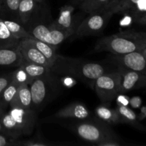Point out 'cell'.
<instances>
[{
    "mask_svg": "<svg viewBox=\"0 0 146 146\" xmlns=\"http://www.w3.org/2000/svg\"><path fill=\"white\" fill-rule=\"evenodd\" d=\"M51 71L57 76H67L78 80L94 89L98 77L111 71L107 66L98 62L57 54L51 66Z\"/></svg>",
    "mask_w": 146,
    "mask_h": 146,
    "instance_id": "obj_1",
    "label": "cell"
},
{
    "mask_svg": "<svg viewBox=\"0 0 146 146\" xmlns=\"http://www.w3.org/2000/svg\"><path fill=\"white\" fill-rule=\"evenodd\" d=\"M146 50V35L144 31L126 30L101 38L96 42L95 52H110L123 54Z\"/></svg>",
    "mask_w": 146,
    "mask_h": 146,
    "instance_id": "obj_2",
    "label": "cell"
},
{
    "mask_svg": "<svg viewBox=\"0 0 146 146\" xmlns=\"http://www.w3.org/2000/svg\"><path fill=\"white\" fill-rule=\"evenodd\" d=\"M37 115L34 109L10 108L0 117L3 126V134L12 141L32 133Z\"/></svg>",
    "mask_w": 146,
    "mask_h": 146,
    "instance_id": "obj_3",
    "label": "cell"
},
{
    "mask_svg": "<svg viewBox=\"0 0 146 146\" xmlns=\"http://www.w3.org/2000/svg\"><path fill=\"white\" fill-rule=\"evenodd\" d=\"M79 121L73 125L72 129L84 141L102 146L108 141L120 140L110 125L98 118Z\"/></svg>",
    "mask_w": 146,
    "mask_h": 146,
    "instance_id": "obj_4",
    "label": "cell"
},
{
    "mask_svg": "<svg viewBox=\"0 0 146 146\" xmlns=\"http://www.w3.org/2000/svg\"><path fill=\"white\" fill-rule=\"evenodd\" d=\"M32 109H41L52 101L61 89V82L58 76L51 71L34 79L30 84Z\"/></svg>",
    "mask_w": 146,
    "mask_h": 146,
    "instance_id": "obj_5",
    "label": "cell"
},
{
    "mask_svg": "<svg viewBox=\"0 0 146 146\" xmlns=\"http://www.w3.org/2000/svg\"><path fill=\"white\" fill-rule=\"evenodd\" d=\"M121 74L117 69L105 73L96 78L94 89L103 104L110 103L119 94Z\"/></svg>",
    "mask_w": 146,
    "mask_h": 146,
    "instance_id": "obj_6",
    "label": "cell"
},
{
    "mask_svg": "<svg viewBox=\"0 0 146 146\" xmlns=\"http://www.w3.org/2000/svg\"><path fill=\"white\" fill-rule=\"evenodd\" d=\"M113 15L107 9L88 14V17L79 23L74 35L78 38L98 35L102 33Z\"/></svg>",
    "mask_w": 146,
    "mask_h": 146,
    "instance_id": "obj_7",
    "label": "cell"
},
{
    "mask_svg": "<svg viewBox=\"0 0 146 146\" xmlns=\"http://www.w3.org/2000/svg\"><path fill=\"white\" fill-rule=\"evenodd\" d=\"M27 31L34 38L44 41L56 48L64 40L70 37L68 34L51 27L49 24H36L29 27Z\"/></svg>",
    "mask_w": 146,
    "mask_h": 146,
    "instance_id": "obj_8",
    "label": "cell"
},
{
    "mask_svg": "<svg viewBox=\"0 0 146 146\" xmlns=\"http://www.w3.org/2000/svg\"><path fill=\"white\" fill-rule=\"evenodd\" d=\"M111 61L118 67L145 73L146 50L123 54H113L111 56Z\"/></svg>",
    "mask_w": 146,
    "mask_h": 146,
    "instance_id": "obj_9",
    "label": "cell"
},
{
    "mask_svg": "<svg viewBox=\"0 0 146 146\" xmlns=\"http://www.w3.org/2000/svg\"><path fill=\"white\" fill-rule=\"evenodd\" d=\"M75 7L71 4H66L59 10L58 16L54 21L49 24L51 27L64 31L71 36L74 35L79 24L74 14Z\"/></svg>",
    "mask_w": 146,
    "mask_h": 146,
    "instance_id": "obj_10",
    "label": "cell"
},
{
    "mask_svg": "<svg viewBox=\"0 0 146 146\" xmlns=\"http://www.w3.org/2000/svg\"><path fill=\"white\" fill-rule=\"evenodd\" d=\"M118 68L121 74L119 94H123L145 86V73L133 71L122 67H118Z\"/></svg>",
    "mask_w": 146,
    "mask_h": 146,
    "instance_id": "obj_11",
    "label": "cell"
},
{
    "mask_svg": "<svg viewBox=\"0 0 146 146\" xmlns=\"http://www.w3.org/2000/svg\"><path fill=\"white\" fill-rule=\"evenodd\" d=\"M22 61L39 65L46 66L51 68V64L46 57L29 41L28 38L20 40L18 45Z\"/></svg>",
    "mask_w": 146,
    "mask_h": 146,
    "instance_id": "obj_12",
    "label": "cell"
},
{
    "mask_svg": "<svg viewBox=\"0 0 146 146\" xmlns=\"http://www.w3.org/2000/svg\"><path fill=\"white\" fill-rule=\"evenodd\" d=\"M91 115V111L85 104L80 102H74L57 111L55 114L58 118H72L76 120H84Z\"/></svg>",
    "mask_w": 146,
    "mask_h": 146,
    "instance_id": "obj_13",
    "label": "cell"
},
{
    "mask_svg": "<svg viewBox=\"0 0 146 146\" xmlns=\"http://www.w3.org/2000/svg\"><path fill=\"white\" fill-rule=\"evenodd\" d=\"M29 84L26 83L20 84L17 92L12 101L9 104L10 108H19L24 109L31 108L32 99Z\"/></svg>",
    "mask_w": 146,
    "mask_h": 146,
    "instance_id": "obj_14",
    "label": "cell"
},
{
    "mask_svg": "<svg viewBox=\"0 0 146 146\" xmlns=\"http://www.w3.org/2000/svg\"><path fill=\"white\" fill-rule=\"evenodd\" d=\"M22 62L18 47L12 48H0V67H19Z\"/></svg>",
    "mask_w": 146,
    "mask_h": 146,
    "instance_id": "obj_15",
    "label": "cell"
},
{
    "mask_svg": "<svg viewBox=\"0 0 146 146\" xmlns=\"http://www.w3.org/2000/svg\"><path fill=\"white\" fill-rule=\"evenodd\" d=\"M95 113L98 119L106 123L108 125H118L121 123V118L117 111L111 108L106 104H101L95 109Z\"/></svg>",
    "mask_w": 146,
    "mask_h": 146,
    "instance_id": "obj_16",
    "label": "cell"
},
{
    "mask_svg": "<svg viewBox=\"0 0 146 146\" xmlns=\"http://www.w3.org/2000/svg\"><path fill=\"white\" fill-rule=\"evenodd\" d=\"M119 116L121 118V123H126L131 125L138 130H144V127L140 123L138 115L128 106H122L117 104L115 107Z\"/></svg>",
    "mask_w": 146,
    "mask_h": 146,
    "instance_id": "obj_17",
    "label": "cell"
},
{
    "mask_svg": "<svg viewBox=\"0 0 146 146\" xmlns=\"http://www.w3.org/2000/svg\"><path fill=\"white\" fill-rule=\"evenodd\" d=\"M38 4L35 0H19V19L23 26L28 24L31 21Z\"/></svg>",
    "mask_w": 146,
    "mask_h": 146,
    "instance_id": "obj_18",
    "label": "cell"
},
{
    "mask_svg": "<svg viewBox=\"0 0 146 146\" xmlns=\"http://www.w3.org/2000/svg\"><path fill=\"white\" fill-rule=\"evenodd\" d=\"M19 0H1L0 18L19 22Z\"/></svg>",
    "mask_w": 146,
    "mask_h": 146,
    "instance_id": "obj_19",
    "label": "cell"
},
{
    "mask_svg": "<svg viewBox=\"0 0 146 146\" xmlns=\"http://www.w3.org/2000/svg\"><path fill=\"white\" fill-rule=\"evenodd\" d=\"M19 66L25 71L31 82H32L36 78L43 76L51 71L50 67L46 66L32 64V63L26 62L24 61H22Z\"/></svg>",
    "mask_w": 146,
    "mask_h": 146,
    "instance_id": "obj_20",
    "label": "cell"
},
{
    "mask_svg": "<svg viewBox=\"0 0 146 146\" xmlns=\"http://www.w3.org/2000/svg\"><path fill=\"white\" fill-rule=\"evenodd\" d=\"M140 0H112L104 9L115 14L117 13H130Z\"/></svg>",
    "mask_w": 146,
    "mask_h": 146,
    "instance_id": "obj_21",
    "label": "cell"
},
{
    "mask_svg": "<svg viewBox=\"0 0 146 146\" xmlns=\"http://www.w3.org/2000/svg\"><path fill=\"white\" fill-rule=\"evenodd\" d=\"M19 41V39L13 36L2 19L0 18V48H16Z\"/></svg>",
    "mask_w": 146,
    "mask_h": 146,
    "instance_id": "obj_22",
    "label": "cell"
},
{
    "mask_svg": "<svg viewBox=\"0 0 146 146\" xmlns=\"http://www.w3.org/2000/svg\"><path fill=\"white\" fill-rule=\"evenodd\" d=\"M28 39L46 57V58L49 61L51 65H52L58 54L56 53V47H54L44 41L34 38H28Z\"/></svg>",
    "mask_w": 146,
    "mask_h": 146,
    "instance_id": "obj_23",
    "label": "cell"
},
{
    "mask_svg": "<svg viewBox=\"0 0 146 146\" xmlns=\"http://www.w3.org/2000/svg\"><path fill=\"white\" fill-rule=\"evenodd\" d=\"M3 21L13 36L15 37L17 39L21 40L23 38H33L21 23L9 19H3Z\"/></svg>",
    "mask_w": 146,
    "mask_h": 146,
    "instance_id": "obj_24",
    "label": "cell"
},
{
    "mask_svg": "<svg viewBox=\"0 0 146 146\" xmlns=\"http://www.w3.org/2000/svg\"><path fill=\"white\" fill-rule=\"evenodd\" d=\"M112 0H84L78 5L80 9L87 14L104 9Z\"/></svg>",
    "mask_w": 146,
    "mask_h": 146,
    "instance_id": "obj_25",
    "label": "cell"
},
{
    "mask_svg": "<svg viewBox=\"0 0 146 146\" xmlns=\"http://www.w3.org/2000/svg\"><path fill=\"white\" fill-rule=\"evenodd\" d=\"M20 84H21V83L19 82L16 78H14V76H13V78L11 80V81L6 87V88L4 90V91L1 94V96H0V103L5 108L9 106V104L12 101L14 96L17 94V90H18Z\"/></svg>",
    "mask_w": 146,
    "mask_h": 146,
    "instance_id": "obj_26",
    "label": "cell"
},
{
    "mask_svg": "<svg viewBox=\"0 0 146 146\" xmlns=\"http://www.w3.org/2000/svg\"><path fill=\"white\" fill-rule=\"evenodd\" d=\"M146 0H140L137 3L135 8L129 13L132 14L135 22L145 26L146 22L145 17Z\"/></svg>",
    "mask_w": 146,
    "mask_h": 146,
    "instance_id": "obj_27",
    "label": "cell"
},
{
    "mask_svg": "<svg viewBox=\"0 0 146 146\" xmlns=\"http://www.w3.org/2000/svg\"><path fill=\"white\" fill-rule=\"evenodd\" d=\"M48 141L41 138L40 137H36L33 139L29 140L24 142H16L14 143V145H23V146H46L51 145Z\"/></svg>",
    "mask_w": 146,
    "mask_h": 146,
    "instance_id": "obj_28",
    "label": "cell"
},
{
    "mask_svg": "<svg viewBox=\"0 0 146 146\" xmlns=\"http://www.w3.org/2000/svg\"><path fill=\"white\" fill-rule=\"evenodd\" d=\"M13 76H14V71L7 73V74H0V96H1L4 90L6 88V87L11 81Z\"/></svg>",
    "mask_w": 146,
    "mask_h": 146,
    "instance_id": "obj_29",
    "label": "cell"
},
{
    "mask_svg": "<svg viewBox=\"0 0 146 146\" xmlns=\"http://www.w3.org/2000/svg\"><path fill=\"white\" fill-rule=\"evenodd\" d=\"M128 105L131 106V108H135V109L141 108V105H142V99L139 96L132 97V98H129Z\"/></svg>",
    "mask_w": 146,
    "mask_h": 146,
    "instance_id": "obj_30",
    "label": "cell"
},
{
    "mask_svg": "<svg viewBox=\"0 0 146 146\" xmlns=\"http://www.w3.org/2000/svg\"><path fill=\"white\" fill-rule=\"evenodd\" d=\"M15 141H12L4 134L0 133V146L14 145Z\"/></svg>",
    "mask_w": 146,
    "mask_h": 146,
    "instance_id": "obj_31",
    "label": "cell"
},
{
    "mask_svg": "<svg viewBox=\"0 0 146 146\" xmlns=\"http://www.w3.org/2000/svg\"><path fill=\"white\" fill-rule=\"evenodd\" d=\"M116 99V102L118 105H122V106H128V101H129V98L125 97V96L121 95V94H118L115 98Z\"/></svg>",
    "mask_w": 146,
    "mask_h": 146,
    "instance_id": "obj_32",
    "label": "cell"
},
{
    "mask_svg": "<svg viewBox=\"0 0 146 146\" xmlns=\"http://www.w3.org/2000/svg\"><path fill=\"white\" fill-rule=\"evenodd\" d=\"M146 118V107L144 106H141V110H140V113L138 115V118L139 121H143Z\"/></svg>",
    "mask_w": 146,
    "mask_h": 146,
    "instance_id": "obj_33",
    "label": "cell"
},
{
    "mask_svg": "<svg viewBox=\"0 0 146 146\" xmlns=\"http://www.w3.org/2000/svg\"><path fill=\"white\" fill-rule=\"evenodd\" d=\"M84 0H70V2H71V5H73L74 7H76V6L79 5Z\"/></svg>",
    "mask_w": 146,
    "mask_h": 146,
    "instance_id": "obj_34",
    "label": "cell"
},
{
    "mask_svg": "<svg viewBox=\"0 0 146 146\" xmlns=\"http://www.w3.org/2000/svg\"><path fill=\"white\" fill-rule=\"evenodd\" d=\"M5 108H6L5 107H4V106L0 103V116H1L4 112H5V111H4V109H5Z\"/></svg>",
    "mask_w": 146,
    "mask_h": 146,
    "instance_id": "obj_35",
    "label": "cell"
},
{
    "mask_svg": "<svg viewBox=\"0 0 146 146\" xmlns=\"http://www.w3.org/2000/svg\"><path fill=\"white\" fill-rule=\"evenodd\" d=\"M0 133H3V126H2V124H1V119H0Z\"/></svg>",
    "mask_w": 146,
    "mask_h": 146,
    "instance_id": "obj_36",
    "label": "cell"
},
{
    "mask_svg": "<svg viewBox=\"0 0 146 146\" xmlns=\"http://www.w3.org/2000/svg\"><path fill=\"white\" fill-rule=\"evenodd\" d=\"M36 1L37 3H40V2H41V1H43V0H35Z\"/></svg>",
    "mask_w": 146,
    "mask_h": 146,
    "instance_id": "obj_37",
    "label": "cell"
},
{
    "mask_svg": "<svg viewBox=\"0 0 146 146\" xmlns=\"http://www.w3.org/2000/svg\"><path fill=\"white\" fill-rule=\"evenodd\" d=\"M1 0H0V9H1Z\"/></svg>",
    "mask_w": 146,
    "mask_h": 146,
    "instance_id": "obj_38",
    "label": "cell"
}]
</instances>
